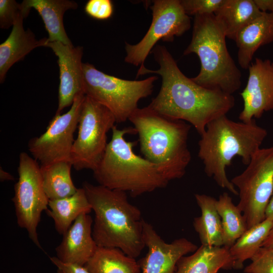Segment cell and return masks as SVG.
<instances>
[{"instance_id": "16", "label": "cell", "mask_w": 273, "mask_h": 273, "mask_svg": "<svg viewBox=\"0 0 273 273\" xmlns=\"http://www.w3.org/2000/svg\"><path fill=\"white\" fill-rule=\"evenodd\" d=\"M93 219L87 213L82 214L75 219L56 248L59 260L84 266L98 247L93 237Z\"/></svg>"}, {"instance_id": "24", "label": "cell", "mask_w": 273, "mask_h": 273, "mask_svg": "<svg viewBox=\"0 0 273 273\" xmlns=\"http://www.w3.org/2000/svg\"><path fill=\"white\" fill-rule=\"evenodd\" d=\"M84 266L89 273H141L136 259L116 248L98 247Z\"/></svg>"}, {"instance_id": "31", "label": "cell", "mask_w": 273, "mask_h": 273, "mask_svg": "<svg viewBox=\"0 0 273 273\" xmlns=\"http://www.w3.org/2000/svg\"><path fill=\"white\" fill-rule=\"evenodd\" d=\"M84 10L87 15L95 19L105 20L112 15L113 6L110 0H89Z\"/></svg>"}, {"instance_id": "18", "label": "cell", "mask_w": 273, "mask_h": 273, "mask_svg": "<svg viewBox=\"0 0 273 273\" xmlns=\"http://www.w3.org/2000/svg\"><path fill=\"white\" fill-rule=\"evenodd\" d=\"M235 41L239 64L242 68L248 69L256 51L273 42V13L263 12L241 30Z\"/></svg>"}, {"instance_id": "1", "label": "cell", "mask_w": 273, "mask_h": 273, "mask_svg": "<svg viewBox=\"0 0 273 273\" xmlns=\"http://www.w3.org/2000/svg\"><path fill=\"white\" fill-rule=\"evenodd\" d=\"M153 51L159 68H140L137 77L148 73L161 76L160 91L148 105L154 110L189 122L201 135L208 123L226 115L234 107L233 95L204 87L184 75L165 46H157Z\"/></svg>"}, {"instance_id": "28", "label": "cell", "mask_w": 273, "mask_h": 273, "mask_svg": "<svg viewBox=\"0 0 273 273\" xmlns=\"http://www.w3.org/2000/svg\"><path fill=\"white\" fill-rule=\"evenodd\" d=\"M30 10L23 2L19 4L15 0H1V28L8 29L13 26L19 18L27 17Z\"/></svg>"}, {"instance_id": "9", "label": "cell", "mask_w": 273, "mask_h": 273, "mask_svg": "<svg viewBox=\"0 0 273 273\" xmlns=\"http://www.w3.org/2000/svg\"><path fill=\"white\" fill-rule=\"evenodd\" d=\"M247 166L231 181L238 189L237 206L248 229L265 218L266 208L273 194V146L260 148Z\"/></svg>"}, {"instance_id": "23", "label": "cell", "mask_w": 273, "mask_h": 273, "mask_svg": "<svg viewBox=\"0 0 273 273\" xmlns=\"http://www.w3.org/2000/svg\"><path fill=\"white\" fill-rule=\"evenodd\" d=\"M49 207L46 212L53 219L56 231L62 235L79 216L92 210L82 187L70 196L49 200Z\"/></svg>"}, {"instance_id": "32", "label": "cell", "mask_w": 273, "mask_h": 273, "mask_svg": "<svg viewBox=\"0 0 273 273\" xmlns=\"http://www.w3.org/2000/svg\"><path fill=\"white\" fill-rule=\"evenodd\" d=\"M50 259L57 268V273H89L84 266L64 263L56 257H51Z\"/></svg>"}, {"instance_id": "12", "label": "cell", "mask_w": 273, "mask_h": 273, "mask_svg": "<svg viewBox=\"0 0 273 273\" xmlns=\"http://www.w3.org/2000/svg\"><path fill=\"white\" fill-rule=\"evenodd\" d=\"M85 95L83 92L76 95L66 113L56 114L45 132L29 140L28 150L40 166L60 161H70L74 142V133L78 126L80 111Z\"/></svg>"}, {"instance_id": "26", "label": "cell", "mask_w": 273, "mask_h": 273, "mask_svg": "<svg viewBox=\"0 0 273 273\" xmlns=\"http://www.w3.org/2000/svg\"><path fill=\"white\" fill-rule=\"evenodd\" d=\"M273 226V219L265 218L248 229L229 248L234 260V268L241 269L244 262L251 259L258 250Z\"/></svg>"}, {"instance_id": "36", "label": "cell", "mask_w": 273, "mask_h": 273, "mask_svg": "<svg viewBox=\"0 0 273 273\" xmlns=\"http://www.w3.org/2000/svg\"><path fill=\"white\" fill-rule=\"evenodd\" d=\"M0 179L1 181L13 180L14 177L10 173L7 172L2 167L0 168Z\"/></svg>"}, {"instance_id": "27", "label": "cell", "mask_w": 273, "mask_h": 273, "mask_svg": "<svg viewBox=\"0 0 273 273\" xmlns=\"http://www.w3.org/2000/svg\"><path fill=\"white\" fill-rule=\"evenodd\" d=\"M216 206L221 221L223 246L230 248L247 230L246 222L242 212L227 193L220 195Z\"/></svg>"}, {"instance_id": "7", "label": "cell", "mask_w": 273, "mask_h": 273, "mask_svg": "<svg viewBox=\"0 0 273 273\" xmlns=\"http://www.w3.org/2000/svg\"><path fill=\"white\" fill-rule=\"evenodd\" d=\"M82 68L85 95L109 109L116 123L129 119L138 108L139 101L151 95L158 79L154 75L141 80L123 79L107 74L89 63H83Z\"/></svg>"}, {"instance_id": "17", "label": "cell", "mask_w": 273, "mask_h": 273, "mask_svg": "<svg viewBox=\"0 0 273 273\" xmlns=\"http://www.w3.org/2000/svg\"><path fill=\"white\" fill-rule=\"evenodd\" d=\"M24 18H19L13 26L6 40L0 44V82L4 81L7 72L16 62L36 48L45 47L48 38L37 40L31 30H25Z\"/></svg>"}, {"instance_id": "21", "label": "cell", "mask_w": 273, "mask_h": 273, "mask_svg": "<svg viewBox=\"0 0 273 273\" xmlns=\"http://www.w3.org/2000/svg\"><path fill=\"white\" fill-rule=\"evenodd\" d=\"M31 9H35L41 16L49 34L48 41H59L73 46L68 37L63 24V16L70 9H76L78 4L69 0H24Z\"/></svg>"}, {"instance_id": "35", "label": "cell", "mask_w": 273, "mask_h": 273, "mask_svg": "<svg viewBox=\"0 0 273 273\" xmlns=\"http://www.w3.org/2000/svg\"><path fill=\"white\" fill-rule=\"evenodd\" d=\"M265 215V218L273 219V194L267 205Z\"/></svg>"}, {"instance_id": "13", "label": "cell", "mask_w": 273, "mask_h": 273, "mask_svg": "<svg viewBox=\"0 0 273 273\" xmlns=\"http://www.w3.org/2000/svg\"><path fill=\"white\" fill-rule=\"evenodd\" d=\"M143 240L148 251L138 262L141 273H176L178 260L198 247L185 238L166 243L153 225L144 221Z\"/></svg>"}, {"instance_id": "25", "label": "cell", "mask_w": 273, "mask_h": 273, "mask_svg": "<svg viewBox=\"0 0 273 273\" xmlns=\"http://www.w3.org/2000/svg\"><path fill=\"white\" fill-rule=\"evenodd\" d=\"M70 161H60L40 166L42 185L49 200L60 199L74 194L77 189L72 179Z\"/></svg>"}, {"instance_id": "10", "label": "cell", "mask_w": 273, "mask_h": 273, "mask_svg": "<svg viewBox=\"0 0 273 273\" xmlns=\"http://www.w3.org/2000/svg\"><path fill=\"white\" fill-rule=\"evenodd\" d=\"M18 180L14 186L12 199L17 224L28 232L29 238L42 249L38 240L37 228L42 211L49 208V199L43 189L40 165L27 153L19 157Z\"/></svg>"}, {"instance_id": "14", "label": "cell", "mask_w": 273, "mask_h": 273, "mask_svg": "<svg viewBox=\"0 0 273 273\" xmlns=\"http://www.w3.org/2000/svg\"><path fill=\"white\" fill-rule=\"evenodd\" d=\"M248 69L247 83L240 93L243 109L239 116L246 123L273 110V62L256 58Z\"/></svg>"}, {"instance_id": "29", "label": "cell", "mask_w": 273, "mask_h": 273, "mask_svg": "<svg viewBox=\"0 0 273 273\" xmlns=\"http://www.w3.org/2000/svg\"><path fill=\"white\" fill-rule=\"evenodd\" d=\"M251 260L245 273H273V250L261 247Z\"/></svg>"}, {"instance_id": "8", "label": "cell", "mask_w": 273, "mask_h": 273, "mask_svg": "<svg viewBox=\"0 0 273 273\" xmlns=\"http://www.w3.org/2000/svg\"><path fill=\"white\" fill-rule=\"evenodd\" d=\"M116 123L111 111L85 96L78 119V133L72 148L70 162L76 170L94 171L106 151L107 133Z\"/></svg>"}, {"instance_id": "2", "label": "cell", "mask_w": 273, "mask_h": 273, "mask_svg": "<svg viewBox=\"0 0 273 273\" xmlns=\"http://www.w3.org/2000/svg\"><path fill=\"white\" fill-rule=\"evenodd\" d=\"M82 188L95 213L93 237L98 247L116 248L136 259L145 245L142 212L126 192L84 181Z\"/></svg>"}, {"instance_id": "4", "label": "cell", "mask_w": 273, "mask_h": 273, "mask_svg": "<svg viewBox=\"0 0 273 273\" xmlns=\"http://www.w3.org/2000/svg\"><path fill=\"white\" fill-rule=\"evenodd\" d=\"M139 135L140 150L168 181L184 176L191 160L188 139L191 125L138 108L128 119Z\"/></svg>"}, {"instance_id": "19", "label": "cell", "mask_w": 273, "mask_h": 273, "mask_svg": "<svg viewBox=\"0 0 273 273\" xmlns=\"http://www.w3.org/2000/svg\"><path fill=\"white\" fill-rule=\"evenodd\" d=\"M232 268L234 260L229 248L201 245L192 254L178 260L176 273H218Z\"/></svg>"}, {"instance_id": "11", "label": "cell", "mask_w": 273, "mask_h": 273, "mask_svg": "<svg viewBox=\"0 0 273 273\" xmlns=\"http://www.w3.org/2000/svg\"><path fill=\"white\" fill-rule=\"evenodd\" d=\"M152 21L147 33L135 44L125 43L124 61L140 68L156 43L160 39L172 42L191 26L190 16L184 11L180 0H155L150 6Z\"/></svg>"}, {"instance_id": "5", "label": "cell", "mask_w": 273, "mask_h": 273, "mask_svg": "<svg viewBox=\"0 0 273 273\" xmlns=\"http://www.w3.org/2000/svg\"><path fill=\"white\" fill-rule=\"evenodd\" d=\"M112 132L105 153L93 171L99 185L128 192L133 197L165 188L169 182L156 167L134 152L133 147L138 141L125 139L126 134L137 133L135 128L119 129L115 125Z\"/></svg>"}, {"instance_id": "33", "label": "cell", "mask_w": 273, "mask_h": 273, "mask_svg": "<svg viewBox=\"0 0 273 273\" xmlns=\"http://www.w3.org/2000/svg\"><path fill=\"white\" fill-rule=\"evenodd\" d=\"M262 12L273 13V0H254Z\"/></svg>"}, {"instance_id": "6", "label": "cell", "mask_w": 273, "mask_h": 273, "mask_svg": "<svg viewBox=\"0 0 273 273\" xmlns=\"http://www.w3.org/2000/svg\"><path fill=\"white\" fill-rule=\"evenodd\" d=\"M226 36L214 14L194 16L192 36L184 55L199 58L201 68L192 79L204 87L232 95L241 85L242 74L230 54Z\"/></svg>"}, {"instance_id": "15", "label": "cell", "mask_w": 273, "mask_h": 273, "mask_svg": "<svg viewBox=\"0 0 273 273\" xmlns=\"http://www.w3.org/2000/svg\"><path fill=\"white\" fill-rule=\"evenodd\" d=\"M45 47L51 48L58 57L60 84L56 114H61L65 108L71 106L76 95L83 92V47L59 41H48Z\"/></svg>"}, {"instance_id": "30", "label": "cell", "mask_w": 273, "mask_h": 273, "mask_svg": "<svg viewBox=\"0 0 273 273\" xmlns=\"http://www.w3.org/2000/svg\"><path fill=\"white\" fill-rule=\"evenodd\" d=\"M224 0H180L188 16L214 14Z\"/></svg>"}, {"instance_id": "20", "label": "cell", "mask_w": 273, "mask_h": 273, "mask_svg": "<svg viewBox=\"0 0 273 273\" xmlns=\"http://www.w3.org/2000/svg\"><path fill=\"white\" fill-rule=\"evenodd\" d=\"M263 12L254 0H224L214 15L226 37L235 41L241 30Z\"/></svg>"}, {"instance_id": "3", "label": "cell", "mask_w": 273, "mask_h": 273, "mask_svg": "<svg viewBox=\"0 0 273 273\" xmlns=\"http://www.w3.org/2000/svg\"><path fill=\"white\" fill-rule=\"evenodd\" d=\"M267 135L266 129L258 126L254 119L246 123L235 122L225 115L213 120L208 124L198 142V157L205 173L220 187L238 195L228 178L226 168L236 156L248 165Z\"/></svg>"}, {"instance_id": "34", "label": "cell", "mask_w": 273, "mask_h": 273, "mask_svg": "<svg viewBox=\"0 0 273 273\" xmlns=\"http://www.w3.org/2000/svg\"><path fill=\"white\" fill-rule=\"evenodd\" d=\"M262 247L273 250V226L262 243Z\"/></svg>"}, {"instance_id": "22", "label": "cell", "mask_w": 273, "mask_h": 273, "mask_svg": "<svg viewBox=\"0 0 273 273\" xmlns=\"http://www.w3.org/2000/svg\"><path fill=\"white\" fill-rule=\"evenodd\" d=\"M195 198L201 214L193 220V226L202 245L223 246L221 219L216 206V199L205 195L196 194Z\"/></svg>"}]
</instances>
